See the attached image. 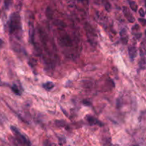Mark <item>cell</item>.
<instances>
[{
  "label": "cell",
  "instance_id": "cell-1",
  "mask_svg": "<svg viewBox=\"0 0 146 146\" xmlns=\"http://www.w3.org/2000/svg\"><path fill=\"white\" fill-rule=\"evenodd\" d=\"M9 32L11 34H17L22 31V25H21L20 16L18 13L12 14L9 19Z\"/></svg>",
  "mask_w": 146,
  "mask_h": 146
},
{
  "label": "cell",
  "instance_id": "cell-2",
  "mask_svg": "<svg viewBox=\"0 0 146 146\" xmlns=\"http://www.w3.org/2000/svg\"><path fill=\"white\" fill-rule=\"evenodd\" d=\"M58 42L60 46L64 48H70L73 47V40H72L71 36L65 32L59 33Z\"/></svg>",
  "mask_w": 146,
  "mask_h": 146
},
{
  "label": "cell",
  "instance_id": "cell-3",
  "mask_svg": "<svg viewBox=\"0 0 146 146\" xmlns=\"http://www.w3.org/2000/svg\"><path fill=\"white\" fill-rule=\"evenodd\" d=\"M11 130H12V133L15 135V137H16V140H17L18 143L21 145L31 146V143L29 139L25 137V135H23L16 127H15V126H11Z\"/></svg>",
  "mask_w": 146,
  "mask_h": 146
},
{
  "label": "cell",
  "instance_id": "cell-4",
  "mask_svg": "<svg viewBox=\"0 0 146 146\" xmlns=\"http://www.w3.org/2000/svg\"><path fill=\"white\" fill-rule=\"evenodd\" d=\"M123 14H124L125 17V18L127 19V21H128L129 22L133 23V22L135 21V17H133V15H132V13L130 12V9H129L127 7H123Z\"/></svg>",
  "mask_w": 146,
  "mask_h": 146
},
{
  "label": "cell",
  "instance_id": "cell-5",
  "mask_svg": "<svg viewBox=\"0 0 146 146\" xmlns=\"http://www.w3.org/2000/svg\"><path fill=\"white\" fill-rule=\"evenodd\" d=\"M86 120L89 123L90 125H99V126H102L103 125V123H101L100 121L98 120L97 118H95V117L92 115H87L86 116Z\"/></svg>",
  "mask_w": 146,
  "mask_h": 146
},
{
  "label": "cell",
  "instance_id": "cell-6",
  "mask_svg": "<svg viewBox=\"0 0 146 146\" xmlns=\"http://www.w3.org/2000/svg\"><path fill=\"white\" fill-rule=\"evenodd\" d=\"M120 38L123 44H127L128 42V36H127V31L125 29H123L120 32Z\"/></svg>",
  "mask_w": 146,
  "mask_h": 146
},
{
  "label": "cell",
  "instance_id": "cell-7",
  "mask_svg": "<svg viewBox=\"0 0 146 146\" xmlns=\"http://www.w3.org/2000/svg\"><path fill=\"white\" fill-rule=\"evenodd\" d=\"M128 50L130 59L131 60V61H134L135 58L137 55V49L135 46H130V47H129Z\"/></svg>",
  "mask_w": 146,
  "mask_h": 146
},
{
  "label": "cell",
  "instance_id": "cell-8",
  "mask_svg": "<svg viewBox=\"0 0 146 146\" xmlns=\"http://www.w3.org/2000/svg\"><path fill=\"white\" fill-rule=\"evenodd\" d=\"M140 30V27H139L138 25H135L132 29V31H133V34L136 36V38L139 39L141 37V33L139 32Z\"/></svg>",
  "mask_w": 146,
  "mask_h": 146
},
{
  "label": "cell",
  "instance_id": "cell-9",
  "mask_svg": "<svg viewBox=\"0 0 146 146\" xmlns=\"http://www.w3.org/2000/svg\"><path fill=\"white\" fill-rule=\"evenodd\" d=\"M29 38H30L31 42L33 43L34 35H35V32H34V25H33V22H32V21H29Z\"/></svg>",
  "mask_w": 146,
  "mask_h": 146
},
{
  "label": "cell",
  "instance_id": "cell-10",
  "mask_svg": "<svg viewBox=\"0 0 146 146\" xmlns=\"http://www.w3.org/2000/svg\"><path fill=\"white\" fill-rule=\"evenodd\" d=\"M43 87H44V89L47 90H51L52 89H53V88H54V83H52V82H46V83H44V85H43Z\"/></svg>",
  "mask_w": 146,
  "mask_h": 146
},
{
  "label": "cell",
  "instance_id": "cell-11",
  "mask_svg": "<svg viewBox=\"0 0 146 146\" xmlns=\"http://www.w3.org/2000/svg\"><path fill=\"white\" fill-rule=\"evenodd\" d=\"M102 1L105 9H106L108 12H110V10H111V5H110V3L108 2V0H102Z\"/></svg>",
  "mask_w": 146,
  "mask_h": 146
},
{
  "label": "cell",
  "instance_id": "cell-12",
  "mask_svg": "<svg viewBox=\"0 0 146 146\" xmlns=\"http://www.w3.org/2000/svg\"><path fill=\"white\" fill-rule=\"evenodd\" d=\"M129 5H130V7L132 10L134 11V12H137L138 7H137V5L136 4V2H135L134 1H130L129 2Z\"/></svg>",
  "mask_w": 146,
  "mask_h": 146
},
{
  "label": "cell",
  "instance_id": "cell-13",
  "mask_svg": "<svg viewBox=\"0 0 146 146\" xmlns=\"http://www.w3.org/2000/svg\"><path fill=\"white\" fill-rule=\"evenodd\" d=\"M11 89L12 90V91H13L14 92H15L16 95H21V92H19V88H17V86L15 84H14L12 86H11Z\"/></svg>",
  "mask_w": 146,
  "mask_h": 146
},
{
  "label": "cell",
  "instance_id": "cell-14",
  "mask_svg": "<svg viewBox=\"0 0 146 146\" xmlns=\"http://www.w3.org/2000/svg\"><path fill=\"white\" fill-rule=\"evenodd\" d=\"M138 21L140 22V24H142V25H143V26H146V19L140 18V19H138Z\"/></svg>",
  "mask_w": 146,
  "mask_h": 146
},
{
  "label": "cell",
  "instance_id": "cell-15",
  "mask_svg": "<svg viewBox=\"0 0 146 146\" xmlns=\"http://www.w3.org/2000/svg\"><path fill=\"white\" fill-rule=\"evenodd\" d=\"M139 14H140V17H145V12L144 10H143V8H140V9H139Z\"/></svg>",
  "mask_w": 146,
  "mask_h": 146
},
{
  "label": "cell",
  "instance_id": "cell-16",
  "mask_svg": "<svg viewBox=\"0 0 146 146\" xmlns=\"http://www.w3.org/2000/svg\"><path fill=\"white\" fill-rule=\"evenodd\" d=\"M82 103L85 105H86V106H90V105H91V102H90L89 100H85L82 101Z\"/></svg>",
  "mask_w": 146,
  "mask_h": 146
},
{
  "label": "cell",
  "instance_id": "cell-17",
  "mask_svg": "<svg viewBox=\"0 0 146 146\" xmlns=\"http://www.w3.org/2000/svg\"><path fill=\"white\" fill-rule=\"evenodd\" d=\"M4 44L3 40H2V39H0V48L2 47V44Z\"/></svg>",
  "mask_w": 146,
  "mask_h": 146
},
{
  "label": "cell",
  "instance_id": "cell-18",
  "mask_svg": "<svg viewBox=\"0 0 146 146\" xmlns=\"http://www.w3.org/2000/svg\"><path fill=\"white\" fill-rule=\"evenodd\" d=\"M145 5H146V0H145Z\"/></svg>",
  "mask_w": 146,
  "mask_h": 146
},
{
  "label": "cell",
  "instance_id": "cell-19",
  "mask_svg": "<svg viewBox=\"0 0 146 146\" xmlns=\"http://www.w3.org/2000/svg\"><path fill=\"white\" fill-rule=\"evenodd\" d=\"M145 33H146V31H145Z\"/></svg>",
  "mask_w": 146,
  "mask_h": 146
}]
</instances>
